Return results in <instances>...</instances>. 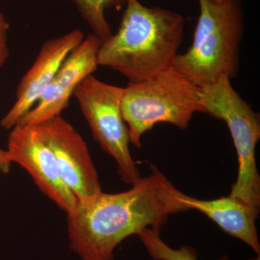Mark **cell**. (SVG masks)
<instances>
[{
  "label": "cell",
  "mask_w": 260,
  "mask_h": 260,
  "mask_svg": "<svg viewBox=\"0 0 260 260\" xmlns=\"http://www.w3.org/2000/svg\"><path fill=\"white\" fill-rule=\"evenodd\" d=\"M102 41L89 34L70 52L37 104L19 120L18 124L37 126L61 115L69 106L75 89L85 78L97 70V55Z\"/></svg>",
  "instance_id": "cell-9"
},
{
  "label": "cell",
  "mask_w": 260,
  "mask_h": 260,
  "mask_svg": "<svg viewBox=\"0 0 260 260\" xmlns=\"http://www.w3.org/2000/svg\"><path fill=\"white\" fill-rule=\"evenodd\" d=\"M6 151L10 161L25 169L40 191L59 209L67 214L73 209L78 200L61 179L54 153L36 126H13Z\"/></svg>",
  "instance_id": "cell-8"
},
{
  "label": "cell",
  "mask_w": 260,
  "mask_h": 260,
  "mask_svg": "<svg viewBox=\"0 0 260 260\" xmlns=\"http://www.w3.org/2000/svg\"><path fill=\"white\" fill-rule=\"evenodd\" d=\"M84 38L83 32L75 29L60 37L48 39L43 44L31 68L20 80L16 101L2 119V127L12 129L34 107L63 61L83 42Z\"/></svg>",
  "instance_id": "cell-10"
},
{
  "label": "cell",
  "mask_w": 260,
  "mask_h": 260,
  "mask_svg": "<svg viewBox=\"0 0 260 260\" xmlns=\"http://www.w3.org/2000/svg\"><path fill=\"white\" fill-rule=\"evenodd\" d=\"M150 169L129 190L77 200L67 215L70 249L80 260H114L126 238L147 228L160 230L169 216L187 211L181 191L158 168Z\"/></svg>",
  "instance_id": "cell-1"
},
{
  "label": "cell",
  "mask_w": 260,
  "mask_h": 260,
  "mask_svg": "<svg viewBox=\"0 0 260 260\" xmlns=\"http://www.w3.org/2000/svg\"><path fill=\"white\" fill-rule=\"evenodd\" d=\"M123 92L124 88L104 83L90 75L78 85L73 95L94 139L114 159L121 180L132 186L142 177L130 153L129 132L121 116Z\"/></svg>",
  "instance_id": "cell-6"
},
{
  "label": "cell",
  "mask_w": 260,
  "mask_h": 260,
  "mask_svg": "<svg viewBox=\"0 0 260 260\" xmlns=\"http://www.w3.org/2000/svg\"><path fill=\"white\" fill-rule=\"evenodd\" d=\"M179 199L188 210H197L204 213L224 232L242 241L260 256L256 219L245 205L229 195L218 199L205 200L192 198L181 191Z\"/></svg>",
  "instance_id": "cell-11"
},
{
  "label": "cell",
  "mask_w": 260,
  "mask_h": 260,
  "mask_svg": "<svg viewBox=\"0 0 260 260\" xmlns=\"http://www.w3.org/2000/svg\"><path fill=\"white\" fill-rule=\"evenodd\" d=\"M140 240L153 260H198V254L190 246L173 249L162 240L160 230L147 228L138 234ZM218 260H230L222 255Z\"/></svg>",
  "instance_id": "cell-13"
},
{
  "label": "cell",
  "mask_w": 260,
  "mask_h": 260,
  "mask_svg": "<svg viewBox=\"0 0 260 260\" xmlns=\"http://www.w3.org/2000/svg\"><path fill=\"white\" fill-rule=\"evenodd\" d=\"M34 126L54 153L61 179L77 200L102 191L88 146L69 121L59 115Z\"/></svg>",
  "instance_id": "cell-7"
},
{
  "label": "cell",
  "mask_w": 260,
  "mask_h": 260,
  "mask_svg": "<svg viewBox=\"0 0 260 260\" xmlns=\"http://www.w3.org/2000/svg\"><path fill=\"white\" fill-rule=\"evenodd\" d=\"M250 260H260V256H256L255 258H253Z\"/></svg>",
  "instance_id": "cell-16"
},
{
  "label": "cell",
  "mask_w": 260,
  "mask_h": 260,
  "mask_svg": "<svg viewBox=\"0 0 260 260\" xmlns=\"http://www.w3.org/2000/svg\"><path fill=\"white\" fill-rule=\"evenodd\" d=\"M11 164L6 150L0 148V172L3 174L9 173Z\"/></svg>",
  "instance_id": "cell-15"
},
{
  "label": "cell",
  "mask_w": 260,
  "mask_h": 260,
  "mask_svg": "<svg viewBox=\"0 0 260 260\" xmlns=\"http://www.w3.org/2000/svg\"><path fill=\"white\" fill-rule=\"evenodd\" d=\"M75 5L82 18L102 42L112 35V29L106 19L107 10H119L127 0H68Z\"/></svg>",
  "instance_id": "cell-12"
},
{
  "label": "cell",
  "mask_w": 260,
  "mask_h": 260,
  "mask_svg": "<svg viewBox=\"0 0 260 260\" xmlns=\"http://www.w3.org/2000/svg\"><path fill=\"white\" fill-rule=\"evenodd\" d=\"M184 30L179 13L127 0L117 32L101 44L98 65L117 72L129 83L150 79L172 67Z\"/></svg>",
  "instance_id": "cell-2"
},
{
  "label": "cell",
  "mask_w": 260,
  "mask_h": 260,
  "mask_svg": "<svg viewBox=\"0 0 260 260\" xmlns=\"http://www.w3.org/2000/svg\"><path fill=\"white\" fill-rule=\"evenodd\" d=\"M200 15L191 47L172 67L199 88L223 77L235 78L244 32L241 0H199Z\"/></svg>",
  "instance_id": "cell-3"
},
{
  "label": "cell",
  "mask_w": 260,
  "mask_h": 260,
  "mask_svg": "<svg viewBox=\"0 0 260 260\" xmlns=\"http://www.w3.org/2000/svg\"><path fill=\"white\" fill-rule=\"evenodd\" d=\"M200 102L204 113L226 123L237 150L239 172L229 196L247 207L257 220L260 176L255 151L260 138L259 114L234 90L227 77L201 88Z\"/></svg>",
  "instance_id": "cell-5"
},
{
  "label": "cell",
  "mask_w": 260,
  "mask_h": 260,
  "mask_svg": "<svg viewBox=\"0 0 260 260\" xmlns=\"http://www.w3.org/2000/svg\"><path fill=\"white\" fill-rule=\"evenodd\" d=\"M200 90L173 67L150 79L129 83L121 97V113L130 143L141 148L142 137L158 123L186 129L195 113H204Z\"/></svg>",
  "instance_id": "cell-4"
},
{
  "label": "cell",
  "mask_w": 260,
  "mask_h": 260,
  "mask_svg": "<svg viewBox=\"0 0 260 260\" xmlns=\"http://www.w3.org/2000/svg\"><path fill=\"white\" fill-rule=\"evenodd\" d=\"M8 30L9 23L0 11V68L5 64L10 56L8 44Z\"/></svg>",
  "instance_id": "cell-14"
},
{
  "label": "cell",
  "mask_w": 260,
  "mask_h": 260,
  "mask_svg": "<svg viewBox=\"0 0 260 260\" xmlns=\"http://www.w3.org/2000/svg\"><path fill=\"white\" fill-rule=\"evenodd\" d=\"M213 1H215V2H223V1H225V0H213Z\"/></svg>",
  "instance_id": "cell-17"
}]
</instances>
